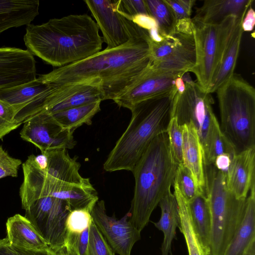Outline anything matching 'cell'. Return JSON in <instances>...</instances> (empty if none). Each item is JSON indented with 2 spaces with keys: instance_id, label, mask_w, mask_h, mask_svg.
<instances>
[{
  "instance_id": "obj_1",
  "label": "cell",
  "mask_w": 255,
  "mask_h": 255,
  "mask_svg": "<svg viewBox=\"0 0 255 255\" xmlns=\"http://www.w3.org/2000/svg\"><path fill=\"white\" fill-rule=\"evenodd\" d=\"M147 38L148 34L117 47L106 48L38 77L56 86L98 78L102 83L105 100H113L150 66Z\"/></svg>"
},
{
  "instance_id": "obj_2",
  "label": "cell",
  "mask_w": 255,
  "mask_h": 255,
  "mask_svg": "<svg viewBox=\"0 0 255 255\" xmlns=\"http://www.w3.org/2000/svg\"><path fill=\"white\" fill-rule=\"evenodd\" d=\"M88 14H70L40 25H26L23 40L33 55L54 67L85 59L100 51L104 42Z\"/></svg>"
},
{
  "instance_id": "obj_3",
  "label": "cell",
  "mask_w": 255,
  "mask_h": 255,
  "mask_svg": "<svg viewBox=\"0 0 255 255\" xmlns=\"http://www.w3.org/2000/svg\"><path fill=\"white\" fill-rule=\"evenodd\" d=\"M177 92L175 89L131 107L129 123L104 163L106 171H132L152 141L166 132Z\"/></svg>"
},
{
  "instance_id": "obj_4",
  "label": "cell",
  "mask_w": 255,
  "mask_h": 255,
  "mask_svg": "<svg viewBox=\"0 0 255 255\" xmlns=\"http://www.w3.org/2000/svg\"><path fill=\"white\" fill-rule=\"evenodd\" d=\"M177 166L164 132L152 141L132 169L135 187L129 221L140 232L161 200L171 192Z\"/></svg>"
},
{
  "instance_id": "obj_5",
  "label": "cell",
  "mask_w": 255,
  "mask_h": 255,
  "mask_svg": "<svg viewBox=\"0 0 255 255\" xmlns=\"http://www.w3.org/2000/svg\"><path fill=\"white\" fill-rule=\"evenodd\" d=\"M220 129L239 153L255 148V90L234 73L217 91Z\"/></svg>"
},
{
  "instance_id": "obj_6",
  "label": "cell",
  "mask_w": 255,
  "mask_h": 255,
  "mask_svg": "<svg viewBox=\"0 0 255 255\" xmlns=\"http://www.w3.org/2000/svg\"><path fill=\"white\" fill-rule=\"evenodd\" d=\"M204 167L212 219L209 255H223L243 220L247 198L235 197L227 187L226 174L213 164Z\"/></svg>"
},
{
  "instance_id": "obj_7",
  "label": "cell",
  "mask_w": 255,
  "mask_h": 255,
  "mask_svg": "<svg viewBox=\"0 0 255 255\" xmlns=\"http://www.w3.org/2000/svg\"><path fill=\"white\" fill-rule=\"evenodd\" d=\"M239 18L231 15L217 24H206L191 18L196 49V63L189 72L207 92L216 72L232 29Z\"/></svg>"
},
{
  "instance_id": "obj_8",
  "label": "cell",
  "mask_w": 255,
  "mask_h": 255,
  "mask_svg": "<svg viewBox=\"0 0 255 255\" xmlns=\"http://www.w3.org/2000/svg\"><path fill=\"white\" fill-rule=\"evenodd\" d=\"M147 41L152 68L185 73L195 66L196 49L191 18L177 21L174 31L166 35L162 41Z\"/></svg>"
},
{
  "instance_id": "obj_9",
  "label": "cell",
  "mask_w": 255,
  "mask_h": 255,
  "mask_svg": "<svg viewBox=\"0 0 255 255\" xmlns=\"http://www.w3.org/2000/svg\"><path fill=\"white\" fill-rule=\"evenodd\" d=\"M185 89L175 96L172 117L182 126L192 123L197 131L202 145L203 157L208 147L215 122L217 120L213 110V99L191 79L189 72L182 76Z\"/></svg>"
},
{
  "instance_id": "obj_10",
  "label": "cell",
  "mask_w": 255,
  "mask_h": 255,
  "mask_svg": "<svg viewBox=\"0 0 255 255\" xmlns=\"http://www.w3.org/2000/svg\"><path fill=\"white\" fill-rule=\"evenodd\" d=\"M71 210L64 200L47 196L34 201L25 210V217L49 248L59 253L65 249L66 221Z\"/></svg>"
},
{
  "instance_id": "obj_11",
  "label": "cell",
  "mask_w": 255,
  "mask_h": 255,
  "mask_svg": "<svg viewBox=\"0 0 255 255\" xmlns=\"http://www.w3.org/2000/svg\"><path fill=\"white\" fill-rule=\"evenodd\" d=\"M84 2L102 31L107 48L117 47L148 34L147 30L120 13L114 0H85Z\"/></svg>"
},
{
  "instance_id": "obj_12",
  "label": "cell",
  "mask_w": 255,
  "mask_h": 255,
  "mask_svg": "<svg viewBox=\"0 0 255 255\" xmlns=\"http://www.w3.org/2000/svg\"><path fill=\"white\" fill-rule=\"evenodd\" d=\"M100 79L96 78L56 86L41 98L37 105V113L45 111L53 114L68 109L105 100Z\"/></svg>"
},
{
  "instance_id": "obj_13",
  "label": "cell",
  "mask_w": 255,
  "mask_h": 255,
  "mask_svg": "<svg viewBox=\"0 0 255 255\" xmlns=\"http://www.w3.org/2000/svg\"><path fill=\"white\" fill-rule=\"evenodd\" d=\"M20 131L21 138L31 143L41 153L54 149H71L76 144L74 131L62 128L48 112L42 111L23 123Z\"/></svg>"
},
{
  "instance_id": "obj_14",
  "label": "cell",
  "mask_w": 255,
  "mask_h": 255,
  "mask_svg": "<svg viewBox=\"0 0 255 255\" xmlns=\"http://www.w3.org/2000/svg\"><path fill=\"white\" fill-rule=\"evenodd\" d=\"M92 219L115 254L130 255L134 244L140 239V233L129 221L130 212L117 219L114 214H107L104 200H98L91 212Z\"/></svg>"
},
{
  "instance_id": "obj_15",
  "label": "cell",
  "mask_w": 255,
  "mask_h": 255,
  "mask_svg": "<svg viewBox=\"0 0 255 255\" xmlns=\"http://www.w3.org/2000/svg\"><path fill=\"white\" fill-rule=\"evenodd\" d=\"M184 73L161 71L150 66L131 85L113 100L130 110L135 104L169 93L175 89V79Z\"/></svg>"
},
{
  "instance_id": "obj_16",
  "label": "cell",
  "mask_w": 255,
  "mask_h": 255,
  "mask_svg": "<svg viewBox=\"0 0 255 255\" xmlns=\"http://www.w3.org/2000/svg\"><path fill=\"white\" fill-rule=\"evenodd\" d=\"M36 76V61L29 51L0 47V90L32 81Z\"/></svg>"
},
{
  "instance_id": "obj_17",
  "label": "cell",
  "mask_w": 255,
  "mask_h": 255,
  "mask_svg": "<svg viewBox=\"0 0 255 255\" xmlns=\"http://www.w3.org/2000/svg\"><path fill=\"white\" fill-rule=\"evenodd\" d=\"M255 148L236 154L232 158L226 175L228 189L241 200L246 199L255 182Z\"/></svg>"
},
{
  "instance_id": "obj_18",
  "label": "cell",
  "mask_w": 255,
  "mask_h": 255,
  "mask_svg": "<svg viewBox=\"0 0 255 255\" xmlns=\"http://www.w3.org/2000/svg\"><path fill=\"white\" fill-rule=\"evenodd\" d=\"M41 153L47 157L46 167L42 170L51 178L62 183H91L89 178L80 175V163L77 157L72 158L69 155L67 149H50Z\"/></svg>"
},
{
  "instance_id": "obj_19",
  "label": "cell",
  "mask_w": 255,
  "mask_h": 255,
  "mask_svg": "<svg viewBox=\"0 0 255 255\" xmlns=\"http://www.w3.org/2000/svg\"><path fill=\"white\" fill-rule=\"evenodd\" d=\"M181 126L183 131L182 164L190 170L199 188L206 195L204 157L199 135L192 123Z\"/></svg>"
},
{
  "instance_id": "obj_20",
  "label": "cell",
  "mask_w": 255,
  "mask_h": 255,
  "mask_svg": "<svg viewBox=\"0 0 255 255\" xmlns=\"http://www.w3.org/2000/svg\"><path fill=\"white\" fill-rule=\"evenodd\" d=\"M254 0H206L197 9L193 18L201 22L217 24L233 15L244 18Z\"/></svg>"
},
{
  "instance_id": "obj_21",
  "label": "cell",
  "mask_w": 255,
  "mask_h": 255,
  "mask_svg": "<svg viewBox=\"0 0 255 255\" xmlns=\"http://www.w3.org/2000/svg\"><path fill=\"white\" fill-rule=\"evenodd\" d=\"M6 228V238L12 247L31 251L50 249L25 216L17 214L9 218Z\"/></svg>"
},
{
  "instance_id": "obj_22",
  "label": "cell",
  "mask_w": 255,
  "mask_h": 255,
  "mask_svg": "<svg viewBox=\"0 0 255 255\" xmlns=\"http://www.w3.org/2000/svg\"><path fill=\"white\" fill-rule=\"evenodd\" d=\"M243 18H238L232 29L218 68L211 81L207 91L208 93L216 92L234 73L244 32L241 25Z\"/></svg>"
},
{
  "instance_id": "obj_23",
  "label": "cell",
  "mask_w": 255,
  "mask_h": 255,
  "mask_svg": "<svg viewBox=\"0 0 255 255\" xmlns=\"http://www.w3.org/2000/svg\"><path fill=\"white\" fill-rule=\"evenodd\" d=\"M39 0H0V34L31 23L39 14Z\"/></svg>"
},
{
  "instance_id": "obj_24",
  "label": "cell",
  "mask_w": 255,
  "mask_h": 255,
  "mask_svg": "<svg viewBox=\"0 0 255 255\" xmlns=\"http://www.w3.org/2000/svg\"><path fill=\"white\" fill-rule=\"evenodd\" d=\"M50 195L66 202L72 210L85 209L91 211L99 200L98 193L91 183L78 184L57 182Z\"/></svg>"
},
{
  "instance_id": "obj_25",
  "label": "cell",
  "mask_w": 255,
  "mask_h": 255,
  "mask_svg": "<svg viewBox=\"0 0 255 255\" xmlns=\"http://www.w3.org/2000/svg\"><path fill=\"white\" fill-rule=\"evenodd\" d=\"M161 217L155 227L163 233V241L161 247L162 255H172L171 246L176 237L177 228L180 225V216L176 199L171 192L159 202Z\"/></svg>"
},
{
  "instance_id": "obj_26",
  "label": "cell",
  "mask_w": 255,
  "mask_h": 255,
  "mask_svg": "<svg viewBox=\"0 0 255 255\" xmlns=\"http://www.w3.org/2000/svg\"><path fill=\"white\" fill-rule=\"evenodd\" d=\"M247 198L243 220L223 255H243L255 238V183H253Z\"/></svg>"
},
{
  "instance_id": "obj_27",
  "label": "cell",
  "mask_w": 255,
  "mask_h": 255,
  "mask_svg": "<svg viewBox=\"0 0 255 255\" xmlns=\"http://www.w3.org/2000/svg\"><path fill=\"white\" fill-rule=\"evenodd\" d=\"M191 223L203 255H209L212 226L209 203L204 194L188 202Z\"/></svg>"
},
{
  "instance_id": "obj_28",
  "label": "cell",
  "mask_w": 255,
  "mask_h": 255,
  "mask_svg": "<svg viewBox=\"0 0 255 255\" xmlns=\"http://www.w3.org/2000/svg\"><path fill=\"white\" fill-rule=\"evenodd\" d=\"M55 87L56 85L44 82L38 77L21 85L0 90V99L13 106L17 113L24 106Z\"/></svg>"
},
{
  "instance_id": "obj_29",
  "label": "cell",
  "mask_w": 255,
  "mask_h": 255,
  "mask_svg": "<svg viewBox=\"0 0 255 255\" xmlns=\"http://www.w3.org/2000/svg\"><path fill=\"white\" fill-rule=\"evenodd\" d=\"M101 103L98 101L50 114L62 128L74 131L84 124H92L93 118L101 110Z\"/></svg>"
},
{
  "instance_id": "obj_30",
  "label": "cell",
  "mask_w": 255,
  "mask_h": 255,
  "mask_svg": "<svg viewBox=\"0 0 255 255\" xmlns=\"http://www.w3.org/2000/svg\"><path fill=\"white\" fill-rule=\"evenodd\" d=\"M173 186V194L177 202L180 216V225L179 228L184 237L189 255H203L199 242L192 227L188 202L182 195L178 186L174 182Z\"/></svg>"
},
{
  "instance_id": "obj_31",
  "label": "cell",
  "mask_w": 255,
  "mask_h": 255,
  "mask_svg": "<svg viewBox=\"0 0 255 255\" xmlns=\"http://www.w3.org/2000/svg\"><path fill=\"white\" fill-rule=\"evenodd\" d=\"M223 154H229L233 157L237 152L234 146L222 132L217 120L214 124L207 150L204 156V166L212 164L216 157Z\"/></svg>"
},
{
  "instance_id": "obj_32",
  "label": "cell",
  "mask_w": 255,
  "mask_h": 255,
  "mask_svg": "<svg viewBox=\"0 0 255 255\" xmlns=\"http://www.w3.org/2000/svg\"><path fill=\"white\" fill-rule=\"evenodd\" d=\"M148 13L156 21L158 28L166 34L174 30L176 20L164 0H144Z\"/></svg>"
},
{
  "instance_id": "obj_33",
  "label": "cell",
  "mask_w": 255,
  "mask_h": 255,
  "mask_svg": "<svg viewBox=\"0 0 255 255\" xmlns=\"http://www.w3.org/2000/svg\"><path fill=\"white\" fill-rule=\"evenodd\" d=\"M174 182L188 202L199 195H205L199 188L190 170L182 163L178 165Z\"/></svg>"
},
{
  "instance_id": "obj_34",
  "label": "cell",
  "mask_w": 255,
  "mask_h": 255,
  "mask_svg": "<svg viewBox=\"0 0 255 255\" xmlns=\"http://www.w3.org/2000/svg\"><path fill=\"white\" fill-rule=\"evenodd\" d=\"M166 133L168 135L170 149L176 163L182 164L183 131L175 117H172L168 124Z\"/></svg>"
},
{
  "instance_id": "obj_35",
  "label": "cell",
  "mask_w": 255,
  "mask_h": 255,
  "mask_svg": "<svg viewBox=\"0 0 255 255\" xmlns=\"http://www.w3.org/2000/svg\"><path fill=\"white\" fill-rule=\"evenodd\" d=\"M91 212L85 209L71 210L66 221L67 233L80 234L89 227L92 221Z\"/></svg>"
},
{
  "instance_id": "obj_36",
  "label": "cell",
  "mask_w": 255,
  "mask_h": 255,
  "mask_svg": "<svg viewBox=\"0 0 255 255\" xmlns=\"http://www.w3.org/2000/svg\"><path fill=\"white\" fill-rule=\"evenodd\" d=\"M115 254L92 221L90 226L89 246L87 255H115Z\"/></svg>"
},
{
  "instance_id": "obj_37",
  "label": "cell",
  "mask_w": 255,
  "mask_h": 255,
  "mask_svg": "<svg viewBox=\"0 0 255 255\" xmlns=\"http://www.w3.org/2000/svg\"><path fill=\"white\" fill-rule=\"evenodd\" d=\"M117 10L130 20L139 14L149 15L144 0H114Z\"/></svg>"
},
{
  "instance_id": "obj_38",
  "label": "cell",
  "mask_w": 255,
  "mask_h": 255,
  "mask_svg": "<svg viewBox=\"0 0 255 255\" xmlns=\"http://www.w3.org/2000/svg\"><path fill=\"white\" fill-rule=\"evenodd\" d=\"M21 164L20 159L11 157L0 146V179L8 176L17 177Z\"/></svg>"
},
{
  "instance_id": "obj_39",
  "label": "cell",
  "mask_w": 255,
  "mask_h": 255,
  "mask_svg": "<svg viewBox=\"0 0 255 255\" xmlns=\"http://www.w3.org/2000/svg\"><path fill=\"white\" fill-rule=\"evenodd\" d=\"M170 8L176 21L190 19L195 0H164Z\"/></svg>"
},
{
  "instance_id": "obj_40",
  "label": "cell",
  "mask_w": 255,
  "mask_h": 255,
  "mask_svg": "<svg viewBox=\"0 0 255 255\" xmlns=\"http://www.w3.org/2000/svg\"><path fill=\"white\" fill-rule=\"evenodd\" d=\"M16 113L13 106L0 99V120L9 123L16 124L14 121Z\"/></svg>"
},
{
  "instance_id": "obj_41",
  "label": "cell",
  "mask_w": 255,
  "mask_h": 255,
  "mask_svg": "<svg viewBox=\"0 0 255 255\" xmlns=\"http://www.w3.org/2000/svg\"><path fill=\"white\" fill-rule=\"evenodd\" d=\"M132 21L146 30L158 27L155 19L150 15L139 14L134 16Z\"/></svg>"
},
{
  "instance_id": "obj_42",
  "label": "cell",
  "mask_w": 255,
  "mask_h": 255,
  "mask_svg": "<svg viewBox=\"0 0 255 255\" xmlns=\"http://www.w3.org/2000/svg\"><path fill=\"white\" fill-rule=\"evenodd\" d=\"M232 158L227 154H221L216 157L212 164L217 169L227 175Z\"/></svg>"
},
{
  "instance_id": "obj_43",
  "label": "cell",
  "mask_w": 255,
  "mask_h": 255,
  "mask_svg": "<svg viewBox=\"0 0 255 255\" xmlns=\"http://www.w3.org/2000/svg\"><path fill=\"white\" fill-rule=\"evenodd\" d=\"M255 24V11L250 7L246 13L241 25L243 31H252Z\"/></svg>"
},
{
  "instance_id": "obj_44",
  "label": "cell",
  "mask_w": 255,
  "mask_h": 255,
  "mask_svg": "<svg viewBox=\"0 0 255 255\" xmlns=\"http://www.w3.org/2000/svg\"><path fill=\"white\" fill-rule=\"evenodd\" d=\"M12 247L17 253L18 255H58L57 253L53 252L51 249L40 251H31L15 247Z\"/></svg>"
},
{
  "instance_id": "obj_45",
  "label": "cell",
  "mask_w": 255,
  "mask_h": 255,
  "mask_svg": "<svg viewBox=\"0 0 255 255\" xmlns=\"http://www.w3.org/2000/svg\"><path fill=\"white\" fill-rule=\"evenodd\" d=\"M0 255H18L6 238L0 240Z\"/></svg>"
},
{
  "instance_id": "obj_46",
  "label": "cell",
  "mask_w": 255,
  "mask_h": 255,
  "mask_svg": "<svg viewBox=\"0 0 255 255\" xmlns=\"http://www.w3.org/2000/svg\"><path fill=\"white\" fill-rule=\"evenodd\" d=\"M175 85L176 88L177 93L179 94H182L185 89V82L182 77H178L176 78L175 79Z\"/></svg>"
},
{
  "instance_id": "obj_47",
  "label": "cell",
  "mask_w": 255,
  "mask_h": 255,
  "mask_svg": "<svg viewBox=\"0 0 255 255\" xmlns=\"http://www.w3.org/2000/svg\"><path fill=\"white\" fill-rule=\"evenodd\" d=\"M243 255H255V238L252 240Z\"/></svg>"
},
{
  "instance_id": "obj_48",
  "label": "cell",
  "mask_w": 255,
  "mask_h": 255,
  "mask_svg": "<svg viewBox=\"0 0 255 255\" xmlns=\"http://www.w3.org/2000/svg\"><path fill=\"white\" fill-rule=\"evenodd\" d=\"M57 254H58V255H72L70 253L66 252L65 249L64 250H63L62 252H61L59 253H57Z\"/></svg>"
}]
</instances>
